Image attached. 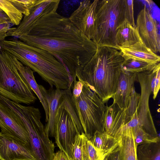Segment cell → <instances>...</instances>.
<instances>
[{
  "label": "cell",
  "instance_id": "obj_1",
  "mask_svg": "<svg viewBox=\"0 0 160 160\" xmlns=\"http://www.w3.org/2000/svg\"><path fill=\"white\" fill-rule=\"evenodd\" d=\"M58 7L41 17L28 35L18 38L52 55L65 67L73 82L76 80L77 70L90 60L96 52L97 46L69 18L58 14Z\"/></svg>",
  "mask_w": 160,
  "mask_h": 160
},
{
  "label": "cell",
  "instance_id": "obj_2",
  "mask_svg": "<svg viewBox=\"0 0 160 160\" xmlns=\"http://www.w3.org/2000/svg\"><path fill=\"white\" fill-rule=\"evenodd\" d=\"M97 46L96 52L90 60L77 70L76 77L87 84L105 103L114 95L125 58L116 48Z\"/></svg>",
  "mask_w": 160,
  "mask_h": 160
},
{
  "label": "cell",
  "instance_id": "obj_3",
  "mask_svg": "<svg viewBox=\"0 0 160 160\" xmlns=\"http://www.w3.org/2000/svg\"><path fill=\"white\" fill-rule=\"evenodd\" d=\"M0 47L37 73L51 88L54 86L56 89L67 90L71 86V78L67 69L47 51L15 39L0 41Z\"/></svg>",
  "mask_w": 160,
  "mask_h": 160
},
{
  "label": "cell",
  "instance_id": "obj_4",
  "mask_svg": "<svg viewBox=\"0 0 160 160\" xmlns=\"http://www.w3.org/2000/svg\"><path fill=\"white\" fill-rule=\"evenodd\" d=\"M72 98L86 136L90 139L96 131L103 132L106 106L86 83L78 80L72 85Z\"/></svg>",
  "mask_w": 160,
  "mask_h": 160
},
{
  "label": "cell",
  "instance_id": "obj_5",
  "mask_svg": "<svg viewBox=\"0 0 160 160\" xmlns=\"http://www.w3.org/2000/svg\"><path fill=\"white\" fill-rule=\"evenodd\" d=\"M6 105L24 124L28 133L30 148L36 160H53L54 145L45 132L39 109L10 100Z\"/></svg>",
  "mask_w": 160,
  "mask_h": 160
},
{
  "label": "cell",
  "instance_id": "obj_6",
  "mask_svg": "<svg viewBox=\"0 0 160 160\" xmlns=\"http://www.w3.org/2000/svg\"><path fill=\"white\" fill-rule=\"evenodd\" d=\"M71 89L69 88L60 99L55 117L54 138L60 150L73 160L72 148L76 137L84 131L73 103Z\"/></svg>",
  "mask_w": 160,
  "mask_h": 160
},
{
  "label": "cell",
  "instance_id": "obj_7",
  "mask_svg": "<svg viewBox=\"0 0 160 160\" xmlns=\"http://www.w3.org/2000/svg\"><path fill=\"white\" fill-rule=\"evenodd\" d=\"M124 20L123 0H98L96 8V32L92 41L97 46L119 50L115 42L116 30Z\"/></svg>",
  "mask_w": 160,
  "mask_h": 160
},
{
  "label": "cell",
  "instance_id": "obj_8",
  "mask_svg": "<svg viewBox=\"0 0 160 160\" xmlns=\"http://www.w3.org/2000/svg\"><path fill=\"white\" fill-rule=\"evenodd\" d=\"M0 94L20 104L29 105L37 99L25 78L1 50Z\"/></svg>",
  "mask_w": 160,
  "mask_h": 160
},
{
  "label": "cell",
  "instance_id": "obj_9",
  "mask_svg": "<svg viewBox=\"0 0 160 160\" xmlns=\"http://www.w3.org/2000/svg\"><path fill=\"white\" fill-rule=\"evenodd\" d=\"M153 69L137 73L141 88V94L137 108L139 125L147 133L154 136H159L154 124L149 107V100L152 92L151 82Z\"/></svg>",
  "mask_w": 160,
  "mask_h": 160
},
{
  "label": "cell",
  "instance_id": "obj_10",
  "mask_svg": "<svg viewBox=\"0 0 160 160\" xmlns=\"http://www.w3.org/2000/svg\"><path fill=\"white\" fill-rule=\"evenodd\" d=\"M98 1L95 0L92 2L89 0L82 1L69 18L79 30L92 40L96 32V8Z\"/></svg>",
  "mask_w": 160,
  "mask_h": 160
},
{
  "label": "cell",
  "instance_id": "obj_11",
  "mask_svg": "<svg viewBox=\"0 0 160 160\" xmlns=\"http://www.w3.org/2000/svg\"><path fill=\"white\" fill-rule=\"evenodd\" d=\"M142 42L153 52L160 50V38L158 25L145 5L138 15L136 24Z\"/></svg>",
  "mask_w": 160,
  "mask_h": 160
},
{
  "label": "cell",
  "instance_id": "obj_12",
  "mask_svg": "<svg viewBox=\"0 0 160 160\" xmlns=\"http://www.w3.org/2000/svg\"><path fill=\"white\" fill-rule=\"evenodd\" d=\"M0 128L1 132L4 134L30 147L28 133L23 122L8 107L0 101Z\"/></svg>",
  "mask_w": 160,
  "mask_h": 160
},
{
  "label": "cell",
  "instance_id": "obj_13",
  "mask_svg": "<svg viewBox=\"0 0 160 160\" xmlns=\"http://www.w3.org/2000/svg\"><path fill=\"white\" fill-rule=\"evenodd\" d=\"M59 0H37L30 10L29 14L24 16L16 28H11L8 36L18 37L28 35L38 20L54 7L58 6Z\"/></svg>",
  "mask_w": 160,
  "mask_h": 160
},
{
  "label": "cell",
  "instance_id": "obj_14",
  "mask_svg": "<svg viewBox=\"0 0 160 160\" xmlns=\"http://www.w3.org/2000/svg\"><path fill=\"white\" fill-rule=\"evenodd\" d=\"M0 160H37L29 146L0 132Z\"/></svg>",
  "mask_w": 160,
  "mask_h": 160
},
{
  "label": "cell",
  "instance_id": "obj_15",
  "mask_svg": "<svg viewBox=\"0 0 160 160\" xmlns=\"http://www.w3.org/2000/svg\"><path fill=\"white\" fill-rule=\"evenodd\" d=\"M127 122L125 109L120 108L113 102L110 106H106L103 122L105 132L118 139Z\"/></svg>",
  "mask_w": 160,
  "mask_h": 160
},
{
  "label": "cell",
  "instance_id": "obj_16",
  "mask_svg": "<svg viewBox=\"0 0 160 160\" xmlns=\"http://www.w3.org/2000/svg\"><path fill=\"white\" fill-rule=\"evenodd\" d=\"M39 88L49 107V118L44 127L45 132L48 137L54 138L55 117L59 100L67 89H55L53 88L47 89L41 85H39Z\"/></svg>",
  "mask_w": 160,
  "mask_h": 160
},
{
  "label": "cell",
  "instance_id": "obj_17",
  "mask_svg": "<svg viewBox=\"0 0 160 160\" xmlns=\"http://www.w3.org/2000/svg\"><path fill=\"white\" fill-rule=\"evenodd\" d=\"M137 79V74L127 72L122 70L116 89L112 97L113 102L122 109L128 107L129 98Z\"/></svg>",
  "mask_w": 160,
  "mask_h": 160
},
{
  "label": "cell",
  "instance_id": "obj_18",
  "mask_svg": "<svg viewBox=\"0 0 160 160\" xmlns=\"http://www.w3.org/2000/svg\"><path fill=\"white\" fill-rule=\"evenodd\" d=\"M4 54L11 61L19 72L27 81L31 89L38 98L42 105L45 113V121L48 120L49 115V107L47 100L42 93L35 79L33 72L29 68L23 65L14 57L2 50Z\"/></svg>",
  "mask_w": 160,
  "mask_h": 160
},
{
  "label": "cell",
  "instance_id": "obj_19",
  "mask_svg": "<svg viewBox=\"0 0 160 160\" xmlns=\"http://www.w3.org/2000/svg\"><path fill=\"white\" fill-rule=\"evenodd\" d=\"M141 41L136 25L133 26L124 20L117 28L115 42L119 50L120 48L129 47Z\"/></svg>",
  "mask_w": 160,
  "mask_h": 160
},
{
  "label": "cell",
  "instance_id": "obj_20",
  "mask_svg": "<svg viewBox=\"0 0 160 160\" xmlns=\"http://www.w3.org/2000/svg\"><path fill=\"white\" fill-rule=\"evenodd\" d=\"M120 51L125 58L137 59L153 64L160 63L159 56L153 52L142 41L120 48Z\"/></svg>",
  "mask_w": 160,
  "mask_h": 160
},
{
  "label": "cell",
  "instance_id": "obj_21",
  "mask_svg": "<svg viewBox=\"0 0 160 160\" xmlns=\"http://www.w3.org/2000/svg\"><path fill=\"white\" fill-rule=\"evenodd\" d=\"M118 140L119 160H138L137 147L132 128L124 126L121 135Z\"/></svg>",
  "mask_w": 160,
  "mask_h": 160
},
{
  "label": "cell",
  "instance_id": "obj_22",
  "mask_svg": "<svg viewBox=\"0 0 160 160\" xmlns=\"http://www.w3.org/2000/svg\"><path fill=\"white\" fill-rule=\"evenodd\" d=\"M89 140L105 158L118 151V140L105 132L96 131Z\"/></svg>",
  "mask_w": 160,
  "mask_h": 160
},
{
  "label": "cell",
  "instance_id": "obj_23",
  "mask_svg": "<svg viewBox=\"0 0 160 160\" xmlns=\"http://www.w3.org/2000/svg\"><path fill=\"white\" fill-rule=\"evenodd\" d=\"M137 154L138 160H160V141L138 145Z\"/></svg>",
  "mask_w": 160,
  "mask_h": 160
},
{
  "label": "cell",
  "instance_id": "obj_24",
  "mask_svg": "<svg viewBox=\"0 0 160 160\" xmlns=\"http://www.w3.org/2000/svg\"><path fill=\"white\" fill-rule=\"evenodd\" d=\"M158 63L153 64L137 59L125 58L121 65V69L127 72L137 74L152 70Z\"/></svg>",
  "mask_w": 160,
  "mask_h": 160
},
{
  "label": "cell",
  "instance_id": "obj_25",
  "mask_svg": "<svg viewBox=\"0 0 160 160\" xmlns=\"http://www.w3.org/2000/svg\"><path fill=\"white\" fill-rule=\"evenodd\" d=\"M88 138L84 133L76 136L72 148L73 160H90L87 146Z\"/></svg>",
  "mask_w": 160,
  "mask_h": 160
},
{
  "label": "cell",
  "instance_id": "obj_26",
  "mask_svg": "<svg viewBox=\"0 0 160 160\" xmlns=\"http://www.w3.org/2000/svg\"><path fill=\"white\" fill-rule=\"evenodd\" d=\"M0 8L6 14L13 24L19 25L22 20L23 14L11 0H0Z\"/></svg>",
  "mask_w": 160,
  "mask_h": 160
},
{
  "label": "cell",
  "instance_id": "obj_27",
  "mask_svg": "<svg viewBox=\"0 0 160 160\" xmlns=\"http://www.w3.org/2000/svg\"><path fill=\"white\" fill-rule=\"evenodd\" d=\"M124 126L132 128L137 147L138 145L142 144L156 142L160 141L159 136L156 137L149 134L139 126L132 127Z\"/></svg>",
  "mask_w": 160,
  "mask_h": 160
},
{
  "label": "cell",
  "instance_id": "obj_28",
  "mask_svg": "<svg viewBox=\"0 0 160 160\" xmlns=\"http://www.w3.org/2000/svg\"><path fill=\"white\" fill-rule=\"evenodd\" d=\"M140 97V94L138 93L134 87L132 90L128 105L125 109L126 118L128 122L130 120L135 113Z\"/></svg>",
  "mask_w": 160,
  "mask_h": 160
},
{
  "label": "cell",
  "instance_id": "obj_29",
  "mask_svg": "<svg viewBox=\"0 0 160 160\" xmlns=\"http://www.w3.org/2000/svg\"><path fill=\"white\" fill-rule=\"evenodd\" d=\"M12 2L24 16L28 15L37 0H11Z\"/></svg>",
  "mask_w": 160,
  "mask_h": 160
},
{
  "label": "cell",
  "instance_id": "obj_30",
  "mask_svg": "<svg viewBox=\"0 0 160 160\" xmlns=\"http://www.w3.org/2000/svg\"><path fill=\"white\" fill-rule=\"evenodd\" d=\"M160 64L159 63L153 69L151 82V89L154 99L156 98L160 89Z\"/></svg>",
  "mask_w": 160,
  "mask_h": 160
},
{
  "label": "cell",
  "instance_id": "obj_31",
  "mask_svg": "<svg viewBox=\"0 0 160 160\" xmlns=\"http://www.w3.org/2000/svg\"><path fill=\"white\" fill-rule=\"evenodd\" d=\"M133 0H123V13L125 20L135 26Z\"/></svg>",
  "mask_w": 160,
  "mask_h": 160
},
{
  "label": "cell",
  "instance_id": "obj_32",
  "mask_svg": "<svg viewBox=\"0 0 160 160\" xmlns=\"http://www.w3.org/2000/svg\"><path fill=\"white\" fill-rule=\"evenodd\" d=\"M11 24L12 23L10 22L0 23V42L5 40L6 38L8 36V33L11 29Z\"/></svg>",
  "mask_w": 160,
  "mask_h": 160
},
{
  "label": "cell",
  "instance_id": "obj_33",
  "mask_svg": "<svg viewBox=\"0 0 160 160\" xmlns=\"http://www.w3.org/2000/svg\"><path fill=\"white\" fill-rule=\"evenodd\" d=\"M53 160H72L69 158L62 151L59 150L55 153Z\"/></svg>",
  "mask_w": 160,
  "mask_h": 160
},
{
  "label": "cell",
  "instance_id": "obj_34",
  "mask_svg": "<svg viewBox=\"0 0 160 160\" xmlns=\"http://www.w3.org/2000/svg\"><path fill=\"white\" fill-rule=\"evenodd\" d=\"M0 21L11 22L9 18L2 10H0Z\"/></svg>",
  "mask_w": 160,
  "mask_h": 160
},
{
  "label": "cell",
  "instance_id": "obj_35",
  "mask_svg": "<svg viewBox=\"0 0 160 160\" xmlns=\"http://www.w3.org/2000/svg\"><path fill=\"white\" fill-rule=\"evenodd\" d=\"M108 157H109L108 160H120L118 151L114 152Z\"/></svg>",
  "mask_w": 160,
  "mask_h": 160
},
{
  "label": "cell",
  "instance_id": "obj_36",
  "mask_svg": "<svg viewBox=\"0 0 160 160\" xmlns=\"http://www.w3.org/2000/svg\"><path fill=\"white\" fill-rule=\"evenodd\" d=\"M104 160H108V158H106Z\"/></svg>",
  "mask_w": 160,
  "mask_h": 160
},
{
  "label": "cell",
  "instance_id": "obj_37",
  "mask_svg": "<svg viewBox=\"0 0 160 160\" xmlns=\"http://www.w3.org/2000/svg\"><path fill=\"white\" fill-rule=\"evenodd\" d=\"M2 22V21H0V23H1Z\"/></svg>",
  "mask_w": 160,
  "mask_h": 160
},
{
  "label": "cell",
  "instance_id": "obj_38",
  "mask_svg": "<svg viewBox=\"0 0 160 160\" xmlns=\"http://www.w3.org/2000/svg\"><path fill=\"white\" fill-rule=\"evenodd\" d=\"M0 10H2L0 8Z\"/></svg>",
  "mask_w": 160,
  "mask_h": 160
}]
</instances>
